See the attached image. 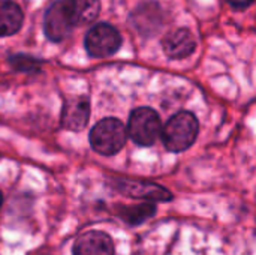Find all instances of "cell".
<instances>
[{
    "label": "cell",
    "mask_w": 256,
    "mask_h": 255,
    "mask_svg": "<svg viewBox=\"0 0 256 255\" xmlns=\"http://www.w3.org/2000/svg\"><path fill=\"white\" fill-rule=\"evenodd\" d=\"M24 21L21 8L12 0H0V36L15 35Z\"/></svg>",
    "instance_id": "30bf717a"
},
{
    "label": "cell",
    "mask_w": 256,
    "mask_h": 255,
    "mask_svg": "<svg viewBox=\"0 0 256 255\" xmlns=\"http://www.w3.org/2000/svg\"><path fill=\"white\" fill-rule=\"evenodd\" d=\"M74 255H114L112 239L98 230L82 233L74 243Z\"/></svg>",
    "instance_id": "52a82bcc"
},
{
    "label": "cell",
    "mask_w": 256,
    "mask_h": 255,
    "mask_svg": "<svg viewBox=\"0 0 256 255\" xmlns=\"http://www.w3.org/2000/svg\"><path fill=\"white\" fill-rule=\"evenodd\" d=\"M90 116V102L84 96L69 98L63 104L62 125L69 131H81L86 128Z\"/></svg>",
    "instance_id": "9c48e42d"
},
{
    "label": "cell",
    "mask_w": 256,
    "mask_h": 255,
    "mask_svg": "<svg viewBox=\"0 0 256 255\" xmlns=\"http://www.w3.org/2000/svg\"><path fill=\"white\" fill-rule=\"evenodd\" d=\"M12 65L15 68H18V69H21V71H30L32 68H36V60L18 56V57L12 59Z\"/></svg>",
    "instance_id": "4fadbf2b"
},
{
    "label": "cell",
    "mask_w": 256,
    "mask_h": 255,
    "mask_svg": "<svg viewBox=\"0 0 256 255\" xmlns=\"http://www.w3.org/2000/svg\"><path fill=\"white\" fill-rule=\"evenodd\" d=\"M74 5H75L78 26L87 24V23L96 20V17L99 15V11H100L99 0H74Z\"/></svg>",
    "instance_id": "7c38bea8"
},
{
    "label": "cell",
    "mask_w": 256,
    "mask_h": 255,
    "mask_svg": "<svg viewBox=\"0 0 256 255\" xmlns=\"http://www.w3.org/2000/svg\"><path fill=\"white\" fill-rule=\"evenodd\" d=\"M2 200H3V198H2V192H0V206H2Z\"/></svg>",
    "instance_id": "9a60e30c"
},
{
    "label": "cell",
    "mask_w": 256,
    "mask_h": 255,
    "mask_svg": "<svg viewBox=\"0 0 256 255\" xmlns=\"http://www.w3.org/2000/svg\"><path fill=\"white\" fill-rule=\"evenodd\" d=\"M154 212H156V207L153 204H140V206L120 207L117 213L123 221H126L132 225H136V224L144 222L152 215H154Z\"/></svg>",
    "instance_id": "8fae6325"
},
{
    "label": "cell",
    "mask_w": 256,
    "mask_h": 255,
    "mask_svg": "<svg viewBox=\"0 0 256 255\" xmlns=\"http://www.w3.org/2000/svg\"><path fill=\"white\" fill-rule=\"evenodd\" d=\"M162 131L159 114L148 107H140L132 111L128 123V134L138 146H152Z\"/></svg>",
    "instance_id": "277c9868"
},
{
    "label": "cell",
    "mask_w": 256,
    "mask_h": 255,
    "mask_svg": "<svg viewBox=\"0 0 256 255\" xmlns=\"http://www.w3.org/2000/svg\"><path fill=\"white\" fill-rule=\"evenodd\" d=\"M255 0H228V3L236 8V9H246L248 6H250Z\"/></svg>",
    "instance_id": "5bb4252c"
},
{
    "label": "cell",
    "mask_w": 256,
    "mask_h": 255,
    "mask_svg": "<svg viewBox=\"0 0 256 255\" xmlns=\"http://www.w3.org/2000/svg\"><path fill=\"white\" fill-rule=\"evenodd\" d=\"M78 26L74 0H56L45 12L44 30L50 41H63Z\"/></svg>",
    "instance_id": "3957f363"
},
{
    "label": "cell",
    "mask_w": 256,
    "mask_h": 255,
    "mask_svg": "<svg viewBox=\"0 0 256 255\" xmlns=\"http://www.w3.org/2000/svg\"><path fill=\"white\" fill-rule=\"evenodd\" d=\"M128 132L124 125L114 117H106L98 122L90 131V144L94 152L104 156L118 153L126 144Z\"/></svg>",
    "instance_id": "7a4b0ae2"
},
{
    "label": "cell",
    "mask_w": 256,
    "mask_h": 255,
    "mask_svg": "<svg viewBox=\"0 0 256 255\" xmlns=\"http://www.w3.org/2000/svg\"><path fill=\"white\" fill-rule=\"evenodd\" d=\"M162 48L170 59L180 60L189 57L195 51L196 41L188 29H176L165 35L162 39Z\"/></svg>",
    "instance_id": "ba28073f"
},
{
    "label": "cell",
    "mask_w": 256,
    "mask_h": 255,
    "mask_svg": "<svg viewBox=\"0 0 256 255\" xmlns=\"http://www.w3.org/2000/svg\"><path fill=\"white\" fill-rule=\"evenodd\" d=\"M84 45L92 57L104 59L116 54L122 47L120 32L106 23L94 24L86 35Z\"/></svg>",
    "instance_id": "5b68a950"
},
{
    "label": "cell",
    "mask_w": 256,
    "mask_h": 255,
    "mask_svg": "<svg viewBox=\"0 0 256 255\" xmlns=\"http://www.w3.org/2000/svg\"><path fill=\"white\" fill-rule=\"evenodd\" d=\"M116 186L118 191L129 197L152 200V201H168L172 198L171 192L164 186L152 182H141V180H130V179H118L116 180Z\"/></svg>",
    "instance_id": "8992f818"
},
{
    "label": "cell",
    "mask_w": 256,
    "mask_h": 255,
    "mask_svg": "<svg viewBox=\"0 0 256 255\" xmlns=\"http://www.w3.org/2000/svg\"><path fill=\"white\" fill-rule=\"evenodd\" d=\"M198 120L189 111L174 114L164 126L162 140L170 152H183L189 149L198 137Z\"/></svg>",
    "instance_id": "6da1fadb"
}]
</instances>
